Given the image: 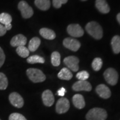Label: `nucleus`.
Here are the masks:
<instances>
[{"label":"nucleus","instance_id":"4468645a","mask_svg":"<svg viewBox=\"0 0 120 120\" xmlns=\"http://www.w3.org/2000/svg\"><path fill=\"white\" fill-rule=\"evenodd\" d=\"M27 43V38L22 34L15 36L10 41V44L12 47H19L25 46Z\"/></svg>","mask_w":120,"mask_h":120},{"label":"nucleus","instance_id":"1a4fd4ad","mask_svg":"<svg viewBox=\"0 0 120 120\" xmlns=\"http://www.w3.org/2000/svg\"><path fill=\"white\" fill-rule=\"evenodd\" d=\"M9 101L12 105L17 108H21L24 105L22 97L17 92H12L9 95Z\"/></svg>","mask_w":120,"mask_h":120},{"label":"nucleus","instance_id":"5701e85b","mask_svg":"<svg viewBox=\"0 0 120 120\" xmlns=\"http://www.w3.org/2000/svg\"><path fill=\"white\" fill-rule=\"evenodd\" d=\"M45 61L44 58L38 55H33V56H30L27 59V62L31 64H37V63L44 64Z\"/></svg>","mask_w":120,"mask_h":120},{"label":"nucleus","instance_id":"ddd939ff","mask_svg":"<svg viewBox=\"0 0 120 120\" xmlns=\"http://www.w3.org/2000/svg\"><path fill=\"white\" fill-rule=\"evenodd\" d=\"M42 99L43 104L47 107H51L53 105L54 102H55L53 94L51 91L49 90H45L42 93Z\"/></svg>","mask_w":120,"mask_h":120},{"label":"nucleus","instance_id":"20e7f679","mask_svg":"<svg viewBox=\"0 0 120 120\" xmlns=\"http://www.w3.org/2000/svg\"><path fill=\"white\" fill-rule=\"evenodd\" d=\"M103 76L106 82L110 85L114 86L117 83L118 75L117 72L114 68H109L107 69L105 71Z\"/></svg>","mask_w":120,"mask_h":120},{"label":"nucleus","instance_id":"c85d7f7f","mask_svg":"<svg viewBox=\"0 0 120 120\" xmlns=\"http://www.w3.org/2000/svg\"><path fill=\"white\" fill-rule=\"evenodd\" d=\"M9 120H27L23 115L19 113H11L9 116Z\"/></svg>","mask_w":120,"mask_h":120},{"label":"nucleus","instance_id":"9b49d317","mask_svg":"<svg viewBox=\"0 0 120 120\" xmlns=\"http://www.w3.org/2000/svg\"><path fill=\"white\" fill-rule=\"evenodd\" d=\"M72 89L75 91H90L92 90V86L87 81H80L75 82L72 86Z\"/></svg>","mask_w":120,"mask_h":120},{"label":"nucleus","instance_id":"2eb2a0df","mask_svg":"<svg viewBox=\"0 0 120 120\" xmlns=\"http://www.w3.org/2000/svg\"><path fill=\"white\" fill-rule=\"evenodd\" d=\"M72 102L74 106L79 109H82L85 107V101L83 96L80 94H76L73 96Z\"/></svg>","mask_w":120,"mask_h":120},{"label":"nucleus","instance_id":"4be33fe9","mask_svg":"<svg viewBox=\"0 0 120 120\" xmlns=\"http://www.w3.org/2000/svg\"><path fill=\"white\" fill-rule=\"evenodd\" d=\"M12 21V17L8 13L4 12L0 14V23L2 25H8L11 23Z\"/></svg>","mask_w":120,"mask_h":120},{"label":"nucleus","instance_id":"393cba45","mask_svg":"<svg viewBox=\"0 0 120 120\" xmlns=\"http://www.w3.org/2000/svg\"><path fill=\"white\" fill-rule=\"evenodd\" d=\"M51 62L54 66H58L61 63V55L58 52H52L51 55Z\"/></svg>","mask_w":120,"mask_h":120},{"label":"nucleus","instance_id":"6e6552de","mask_svg":"<svg viewBox=\"0 0 120 120\" xmlns=\"http://www.w3.org/2000/svg\"><path fill=\"white\" fill-rule=\"evenodd\" d=\"M67 32L70 35L74 37H80L84 34V31L78 24H71L67 27Z\"/></svg>","mask_w":120,"mask_h":120},{"label":"nucleus","instance_id":"f03ea898","mask_svg":"<svg viewBox=\"0 0 120 120\" xmlns=\"http://www.w3.org/2000/svg\"><path fill=\"white\" fill-rule=\"evenodd\" d=\"M107 117L106 111L101 108H94L87 113V120H105Z\"/></svg>","mask_w":120,"mask_h":120},{"label":"nucleus","instance_id":"a211bd4d","mask_svg":"<svg viewBox=\"0 0 120 120\" xmlns=\"http://www.w3.org/2000/svg\"><path fill=\"white\" fill-rule=\"evenodd\" d=\"M57 76L61 79L70 80L72 78L73 75L68 68L64 67L60 71V72L58 73Z\"/></svg>","mask_w":120,"mask_h":120},{"label":"nucleus","instance_id":"f8f14e48","mask_svg":"<svg viewBox=\"0 0 120 120\" xmlns=\"http://www.w3.org/2000/svg\"><path fill=\"white\" fill-rule=\"evenodd\" d=\"M96 91L99 96L104 99L109 98L111 95V92L109 88L104 84H100L97 86L96 88Z\"/></svg>","mask_w":120,"mask_h":120},{"label":"nucleus","instance_id":"e433bc0d","mask_svg":"<svg viewBox=\"0 0 120 120\" xmlns=\"http://www.w3.org/2000/svg\"><path fill=\"white\" fill-rule=\"evenodd\" d=\"M0 120H1V119H0Z\"/></svg>","mask_w":120,"mask_h":120},{"label":"nucleus","instance_id":"0eeeda50","mask_svg":"<svg viewBox=\"0 0 120 120\" xmlns=\"http://www.w3.org/2000/svg\"><path fill=\"white\" fill-rule=\"evenodd\" d=\"M64 64L70 70L73 72H77L79 69V59L76 56H68L64 60Z\"/></svg>","mask_w":120,"mask_h":120},{"label":"nucleus","instance_id":"f704fd0d","mask_svg":"<svg viewBox=\"0 0 120 120\" xmlns=\"http://www.w3.org/2000/svg\"><path fill=\"white\" fill-rule=\"evenodd\" d=\"M117 19L118 22H119V23L120 24V13H119L117 15Z\"/></svg>","mask_w":120,"mask_h":120},{"label":"nucleus","instance_id":"c756f323","mask_svg":"<svg viewBox=\"0 0 120 120\" xmlns=\"http://www.w3.org/2000/svg\"><path fill=\"white\" fill-rule=\"evenodd\" d=\"M68 0H53V6L55 8H59L61 7L62 4L67 3Z\"/></svg>","mask_w":120,"mask_h":120},{"label":"nucleus","instance_id":"cd10ccee","mask_svg":"<svg viewBox=\"0 0 120 120\" xmlns=\"http://www.w3.org/2000/svg\"><path fill=\"white\" fill-rule=\"evenodd\" d=\"M76 77L80 81H86L89 78V73L86 71H82L77 73Z\"/></svg>","mask_w":120,"mask_h":120},{"label":"nucleus","instance_id":"9d476101","mask_svg":"<svg viewBox=\"0 0 120 120\" xmlns=\"http://www.w3.org/2000/svg\"><path fill=\"white\" fill-rule=\"evenodd\" d=\"M63 45L66 48L73 51H77L81 46L80 43L78 40L70 37L64 39L63 41Z\"/></svg>","mask_w":120,"mask_h":120},{"label":"nucleus","instance_id":"39448f33","mask_svg":"<svg viewBox=\"0 0 120 120\" xmlns=\"http://www.w3.org/2000/svg\"><path fill=\"white\" fill-rule=\"evenodd\" d=\"M18 8L21 11L22 17L29 19L34 15V10L25 1H21L18 4Z\"/></svg>","mask_w":120,"mask_h":120},{"label":"nucleus","instance_id":"bb28decb","mask_svg":"<svg viewBox=\"0 0 120 120\" xmlns=\"http://www.w3.org/2000/svg\"><path fill=\"white\" fill-rule=\"evenodd\" d=\"M102 60H101V58L98 57L95 58L93 60L92 67L94 71H98L101 70L102 66Z\"/></svg>","mask_w":120,"mask_h":120},{"label":"nucleus","instance_id":"423d86ee","mask_svg":"<svg viewBox=\"0 0 120 120\" xmlns=\"http://www.w3.org/2000/svg\"><path fill=\"white\" fill-rule=\"evenodd\" d=\"M70 102L66 98L62 97L58 100L56 105V112L59 114L64 113L70 109Z\"/></svg>","mask_w":120,"mask_h":120},{"label":"nucleus","instance_id":"c9c22d12","mask_svg":"<svg viewBox=\"0 0 120 120\" xmlns=\"http://www.w3.org/2000/svg\"><path fill=\"white\" fill-rule=\"evenodd\" d=\"M82 1H86V0H82Z\"/></svg>","mask_w":120,"mask_h":120},{"label":"nucleus","instance_id":"6ab92c4d","mask_svg":"<svg viewBox=\"0 0 120 120\" xmlns=\"http://www.w3.org/2000/svg\"><path fill=\"white\" fill-rule=\"evenodd\" d=\"M34 4L40 10L42 11L48 10L51 6L49 0H35Z\"/></svg>","mask_w":120,"mask_h":120},{"label":"nucleus","instance_id":"2f4dec72","mask_svg":"<svg viewBox=\"0 0 120 120\" xmlns=\"http://www.w3.org/2000/svg\"><path fill=\"white\" fill-rule=\"evenodd\" d=\"M7 32V30L6 29L5 27L2 24L0 23V36H2L4 35Z\"/></svg>","mask_w":120,"mask_h":120},{"label":"nucleus","instance_id":"7ed1b4c3","mask_svg":"<svg viewBox=\"0 0 120 120\" xmlns=\"http://www.w3.org/2000/svg\"><path fill=\"white\" fill-rule=\"evenodd\" d=\"M26 73L30 80L34 83L43 82L46 79V76L42 71L38 69L28 68L27 70Z\"/></svg>","mask_w":120,"mask_h":120},{"label":"nucleus","instance_id":"a878e982","mask_svg":"<svg viewBox=\"0 0 120 120\" xmlns=\"http://www.w3.org/2000/svg\"><path fill=\"white\" fill-rule=\"evenodd\" d=\"M8 79L5 75L2 72H0V90H6L8 86Z\"/></svg>","mask_w":120,"mask_h":120},{"label":"nucleus","instance_id":"aec40b11","mask_svg":"<svg viewBox=\"0 0 120 120\" xmlns=\"http://www.w3.org/2000/svg\"><path fill=\"white\" fill-rule=\"evenodd\" d=\"M41 44V40L38 37H34L30 40L28 44V49L31 52H34L36 51Z\"/></svg>","mask_w":120,"mask_h":120},{"label":"nucleus","instance_id":"7c9ffc66","mask_svg":"<svg viewBox=\"0 0 120 120\" xmlns=\"http://www.w3.org/2000/svg\"><path fill=\"white\" fill-rule=\"evenodd\" d=\"M5 55L4 52L2 49L0 47V68L2 66V65L4 63V61H5Z\"/></svg>","mask_w":120,"mask_h":120},{"label":"nucleus","instance_id":"b1692460","mask_svg":"<svg viewBox=\"0 0 120 120\" xmlns=\"http://www.w3.org/2000/svg\"><path fill=\"white\" fill-rule=\"evenodd\" d=\"M16 52L19 56L22 58H26L29 56L30 51L25 46L17 47L16 49Z\"/></svg>","mask_w":120,"mask_h":120},{"label":"nucleus","instance_id":"f3484780","mask_svg":"<svg viewBox=\"0 0 120 120\" xmlns=\"http://www.w3.org/2000/svg\"><path fill=\"white\" fill-rule=\"evenodd\" d=\"M40 34L42 37L47 40H52L56 37V34L53 30L47 28H42L40 29Z\"/></svg>","mask_w":120,"mask_h":120},{"label":"nucleus","instance_id":"72a5a7b5","mask_svg":"<svg viewBox=\"0 0 120 120\" xmlns=\"http://www.w3.org/2000/svg\"><path fill=\"white\" fill-rule=\"evenodd\" d=\"M4 27H5L7 31H8V30H10L12 28V25L11 23H9L8 25H4Z\"/></svg>","mask_w":120,"mask_h":120},{"label":"nucleus","instance_id":"473e14b6","mask_svg":"<svg viewBox=\"0 0 120 120\" xmlns=\"http://www.w3.org/2000/svg\"><path fill=\"white\" fill-rule=\"evenodd\" d=\"M66 92V90L65 88L62 87L58 90L57 94L58 96H64Z\"/></svg>","mask_w":120,"mask_h":120},{"label":"nucleus","instance_id":"412c9836","mask_svg":"<svg viewBox=\"0 0 120 120\" xmlns=\"http://www.w3.org/2000/svg\"><path fill=\"white\" fill-rule=\"evenodd\" d=\"M112 50L116 54L120 52V37L119 36H115L111 40Z\"/></svg>","mask_w":120,"mask_h":120},{"label":"nucleus","instance_id":"f257e3e1","mask_svg":"<svg viewBox=\"0 0 120 120\" xmlns=\"http://www.w3.org/2000/svg\"><path fill=\"white\" fill-rule=\"evenodd\" d=\"M86 30L88 34L97 40H100L103 36L102 28L96 22H88L86 26Z\"/></svg>","mask_w":120,"mask_h":120},{"label":"nucleus","instance_id":"dca6fc26","mask_svg":"<svg viewBox=\"0 0 120 120\" xmlns=\"http://www.w3.org/2000/svg\"><path fill=\"white\" fill-rule=\"evenodd\" d=\"M96 7L102 13H108L110 11V8L106 0H96Z\"/></svg>","mask_w":120,"mask_h":120}]
</instances>
